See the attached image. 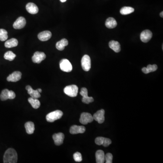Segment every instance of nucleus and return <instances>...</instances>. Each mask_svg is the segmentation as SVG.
<instances>
[{"label":"nucleus","mask_w":163,"mask_h":163,"mask_svg":"<svg viewBox=\"0 0 163 163\" xmlns=\"http://www.w3.org/2000/svg\"><path fill=\"white\" fill-rule=\"evenodd\" d=\"M80 94L82 96H83L82 101L83 103L89 104L91 102H94V99L93 97H88V95H87L88 91H87V89L85 87H83L81 88Z\"/></svg>","instance_id":"6"},{"label":"nucleus","mask_w":163,"mask_h":163,"mask_svg":"<svg viewBox=\"0 0 163 163\" xmlns=\"http://www.w3.org/2000/svg\"><path fill=\"white\" fill-rule=\"evenodd\" d=\"M109 47L116 53H118L120 51V45L118 42L111 41L109 42Z\"/></svg>","instance_id":"20"},{"label":"nucleus","mask_w":163,"mask_h":163,"mask_svg":"<svg viewBox=\"0 0 163 163\" xmlns=\"http://www.w3.org/2000/svg\"><path fill=\"white\" fill-rule=\"evenodd\" d=\"M26 90L28 91V94L30 95L31 98H38L41 97L40 93L39 92L38 89L34 90L33 89V88L30 86L28 85L25 87Z\"/></svg>","instance_id":"18"},{"label":"nucleus","mask_w":163,"mask_h":163,"mask_svg":"<svg viewBox=\"0 0 163 163\" xmlns=\"http://www.w3.org/2000/svg\"><path fill=\"white\" fill-rule=\"evenodd\" d=\"M9 91L7 89L2 90L0 95V98L1 101H6L9 99Z\"/></svg>","instance_id":"27"},{"label":"nucleus","mask_w":163,"mask_h":163,"mask_svg":"<svg viewBox=\"0 0 163 163\" xmlns=\"http://www.w3.org/2000/svg\"><path fill=\"white\" fill-rule=\"evenodd\" d=\"M86 131V128L83 126H78L74 125L71 127L70 133L71 134H77L83 133Z\"/></svg>","instance_id":"16"},{"label":"nucleus","mask_w":163,"mask_h":163,"mask_svg":"<svg viewBox=\"0 0 163 163\" xmlns=\"http://www.w3.org/2000/svg\"><path fill=\"white\" fill-rule=\"evenodd\" d=\"M16 98V94L13 91H9V99H13Z\"/></svg>","instance_id":"33"},{"label":"nucleus","mask_w":163,"mask_h":163,"mask_svg":"<svg viewBox=\"0 0 163 163\" xmlns=\"http://www.w3.org/2000/svg\"><path fill=\"white\" fill-rule=\"evenodd\" d=\"M68 44L69 42L68 40L66 39H63L56 43V47L58 50L62 51L65 49V46L68 45Z\"/></svg>","instance_id":"22"},{"label":"nucleus","mask_w":163,"mask_h":163,"mask_svg":"<svg viewBox=\"0 0 163 163\" xmlns=\"http://www.w3.org/2000/svg\"><path fill=\"white\" fill-rule=\"evenodd\" d=\"M94 118L90 113L87 112H83L82 113L80 116V122L83 125H86L88 123L93 122Z\"/></svg>","instance_id":"7"},{"label":"nucleus","mask_w":163,"mask_h":163,"mask_svg":"<svg viewBox=\"0 0 163 163\" xmlns=\"http://www.w3.org/2000/svg\"><path fill=\"white\" fill-rule=\"evenodd\" d=\"M38 91L39 92V93H41L42 92V90L41 89H40V88H39V89H38Z\"/></svg>","instance_id":"36"},{"label":"nucleus","mask_w":163,"mask_h":163,"mask_svg":"<svg viewBox=\"0 0 163 163\" xmlns=\"http://www.w3.org/2000/svg\"><path fill=\"white\" fill-rule=\"evenodd\" d=\"M65 138V135L63 133H59L53 135V139L54 140V144L56 146H60L63 143V140Z\"/></svg>","instance_id":"13"},{"label":"nucleus","mask_w":163,"mask_h":163,"mask_svg":"<svg viewBox=\"0 0 163 163\" xmlns=\"http://www.w3.org/2000/svg\"><path fill=\"white\" fill-rule=\"evenodd\" d=\"M60 1L61 2H65L67 0H60Z\"/></svg>","instance_id":"37"},{"label":"nucleus","mask_w":163,"mask_h":163,"mask_svg":"<svg viewBox=\"0 0 163 163\" xmlns=\"http://www.w3.org/2000/svg\"><path fill=\"white\" fill-rule=\"evenodd\" d=\"M118 23L114 18L112 17L108 18L106 20L105 22V25L106 27L109 29H113L115 28L117 26Z\"/></svg>","instance_id":"21"},{"label":"nucleus","mask_w":163,"mask_h":163,"mask_svg":"<svg viewBox=\"0 0 163 163\" xmlns=\"http://www.w3.org/2000/svg\"><path fill=\"white\" fill-rule=\"evenodd\" d=\"M113 156L111 153H107L105 155V160L106 163H112Z\"/></svg>","instance_id":"32"},{"label":"nucleus","mask_w":163,"mask_h":163,"mask_svg":"<svg viewBox=\"0 0 163 163\" xmlns=\"http://www.w3.org/2000/svg\"><path fill=\"white\" fill-rule=\"evenodd\" d=\"M142 72H143L144 74H149L148 71L146 67H144L142 69Z\"/></svg>","instance_id":"34"},{"label":"nucleus","mask_w":163,"mask_h":163,"mask_svg":"<svg viewBox=\"0 0 163 163\" xmlns=\"http://www.w3.org/2000/svg\"><path fill=\"white\" fill-rule=\"evenodd\" d=\"M81 65L83 70L88 71L91 67V61L89 55H84L81 60Z\"/></svg>","instance_id":"5"},{"label":"nucleus","mask_w":163,"mask_h":163,"mask_svg":"<svg viewBox=\"0 0 163 163\" xmlns=\"http://www.w3.org/2000/svg\"><path fill=\"white\" fill-rule=\"evenodd\" d=\"M160 16L161 17L163 18V12H162L160 13Z\"/></svg>","instance_id":"35"},{"label":"nucleus","mask_w":163,"mask_h":163,"mask_svg":"<svg viewBox=\"0 0 163 163\" xmlns=\"http://www.w3.org/2000/svg\"><path fill=\"white\" fill-rule=\"evenodd\" d=\"M96 160L97 163H103L105 161V154L103 151L98 150L95 154Z\"/></svg>","instance_id":"19"},{"label":"nucleus","mask_w":163,"mask_h":163,"mask_svg":"<svg viewBox=\"0 0 163 163\" xmlns=\"http://www.w3.org/2000/svg\"><path fill=\"white\" fill-rule=\"evenodd\" d=\"M22 74L19 71H15L11 74L7 78V80L8 82H16L19 81L21 78Z\"/></svg>","instance_id":"14"},{"label":"nucleus","mask_w":163,"mask_h":163,"mask_svg":"<svg viewBox=\"0 0 163 163\" xmlns=\"http://www.w3.org/2000/svg\"><path fill=\"white\" fill-rule=\"evenodd\" d=\"M26 9L31 14H36L39 12L38 6L33 3H29L26 5Z\"/></svg>","instance_id":"17"},{"label":"nucleus","mask_w":163,"mask_h":163,"mask_svg":"<svg viewBox=\"0 0 163 163\" xmlns=\"http://www.w3.org/2000/svg\"><path fill=\"white\" fill-rule=\"evenodd\" d=\"M146 68L148 71L149 73H150L151 72L155 71L158 69V66H157V65H149L147 66Z\"/></svg>","instance_id":"31"},{"label":"nucleus","mask_w":163,"mask_h":163,"mask_svg":"<svg viewBox=\"0 0 163 163\" xmlns=\"http://www.w3.org/2000/svg\"><path fill=\"white\" fill-rule=\"evenodd\" d=\"M74 159L76 162H81L82 161V156L81 153L77 152L74 154Z\"/></svg>","instance_id":"30"},{"label":"nucleus","mask_w":163,"mask_h":163,"mask_svg":"<svg viewBox=\"0 0 163 163\" xmlns=\"http://www.w3.org/2000/svg\"><path fill=\"white\" fill-rule=\"evenodd\" d=\"M95 143L101 146L102 145L104 147H107L111 144V141L108 138H104L103 137H98L96 138Z\"/></svg>","instance_id":"11"},{"label":"nucleus","mask_w":163,"mask_h":163,"mask_svg":"<svg viewBox=\"0 0 163 163\" xmlns=\"http://www.w3.org/2000/svg\"><path fill=\"white\" fill-rule=\"evenodd\" d=\"M28 101L34 109H38L41 106V102L37 98H34L31 97L28 99Z\"/></svg>","instance_id":"25"},{"label":"nucleus","mask_w":163,"mask_h":163,"mask_svg":"<svg viewBox=\"0 0 163 163\" xmlns=\"http://www.w3.org/2000/svg\"><path fill=\"white\" fill-rule=\"evenodd\" d=\"M134 12V9L133 8L129 7V6H125L122 8L120 10V13L122 15H127L132 13Z\"/></svg>","instance_id":"26"},{"label":"nucleus","mask_w":163,"mask_h":163,"mask_svg":"<svg viewBox=\"0 0 163 163\" xmlns=\"http://www.w3.org/2000/svg\"><path fill=\"white\" fill-rule=\"evenodd\" d=\"M18 44L17 40L15 38H12L10 40H8L5 43V46L6 48H13L17 46Z\"/></svg>","instance_id":"23"},{"label":"nucleus","mask_w":163,"mask_h":163,"mask_svg":"<svg viewBox=\"0 0 163 163\" xmlns=\"http://www.w3.org/2000/svg\"><path fill=\"white\" fill-rule=\"evenodd\" d=\"M152 37V33L149 30H144L140 35V40L143 42L147 43L151 40Z\"/></svg>","instance_id":"10"},{"label":"nucleus","mask_w":163,"mask_h":163,"mask_svg":"<svg viewBox=\"0 0 163 163\" xmlns=\"http://www.w3.org/2000/svg\"><path fill=\"white\" fill-rule=\"evenodd\" d=\"M63 115V112L60 110H56L49 113L46 116L47 122H53L55 120L59 119Z\"/></svg>","instance_id":"2"},{"label":"nucleus","mask_w":163,"mask_h":163,"mask_svg":"<svg viewBox=\"0 0 163 163\" xmlns=\"http://www.w3.org/2000/svg\"><path fill=\"white\" fill-rule=\"evenodd\" d=\"M105 111L103 109H101L96 112L93 116L94 119L96 120L99 124H102L105 120Z\"/></svg>","instance_id":"9"},{"label":"nucleus","mask_w":163,"mask_h":163,"mask_svg":"<svg viewBox=\"0 0 163 163\" xmlns=\"http://www.w3.org/2000/svg\"><path fill=\"white\" fill-rule=\"evenodd\" d=\"M8 38V31L6 30L0 29V41H6Z\"/></svg>","instance_id":"29"},{"label":"nucleus","mask_w":163,"mask_h":163,"mask_svg":"<svg viewBox=\"0 0 163 163\" xmlns=\"http://www.w3.org/2000/svg\"><path fill=\"white\" fill-rule=\"evenodd\" d=\"M16 57V54H14L12 51H10L6 52L4 56L5 59H6V60H9V61H12L15 59Z\"/></svg>","instance_id":"28"},{"label":"nucleus","mask_w":163,"mask_h":163,"mask_svg":"<svg viewBox=\"0 0 163 163\" xmlns=\"http://www.w3.org/2000/svg\"><path fill=\"white\" fill-rule=\"evenodd\" d=\"M26 23L25 18L23 17H21L18 18L14 23L13 26L15 29H21L25 26Z\"/></svg>","instance_id":"12"},{"label":"nucleus","mask_w":163,"mask_h":163,"mask_svg":"<svg viewBox=\"0 0 163 163\" xmlns=\"http://www.w3.org/2000/svg\"><path fill=\"white\" fill-rule=\"evenodd\" d=\"M18 155L17 151L14 149L9 148L6 150L3 157L4 163H16L17 162Z\"/></svg>","instance_id":"1"},{"label":"nucleus","mask_w":163,"mask_h":163,"mask_svg":"<svg viewBox=\"0 0 163 163\" xmlns=\"http://www.w3.org/2000/svg\"><path fill=\"white\" fill-rule=\"evenodd\" d=\"M60 68L63 72H70L72 70L73 67L69 61L67 59H62L59 63Z\"/></svg>","instance_id":"4"},{"label":"nucleus","mask_w":163,"mask_h":163,"mask_svg":"<svg viewBox=\"0 0 163 163\" xmlns=\"http://www.w3.org/2000/svg\"><path fill=\"white\" fill-rule=\"evenodd\" d=\"M78 88L75 85H71L64 88V93L70 97H75L78 95Z\"/></svg>","instance_id":"3"},{"label":"nucleus","mask_w":163,"mask_h":163,"mask_svg":"<svg viewBox=\"0 0 163 163\" xmlns=\"http://www.w3.org/2000/svg\"><path fill=\"white\" fill-rule=\"evenodd\" d=\"M26 132L28 134H32L34 131V125L33 122H27L25 125Z\"/></svg>","instance_id":"24"},{"label":"nucleus","mask_w":163,"mask_h":163,"mask_svg":"<svg viewBox=\"0 0 163 163\" xmlns=\"http://www.w3.org/2000/svg\"><path fill=\"white\" fill-rule=\"evenodd\" d=\"M51 36H52V33L49 30L42 31L38 35L39 39L42 41H48L51 38Z\"/></svg>","instance_id":"15"},{"label":"nucleus","mask_w":163,"mask_h":163,"mask_svg":"<svg viewBox=\"0 0 163 163\" xmlns=\"http://www.w3.org/2000/svg\"><path fill=\"white\" fill-rule=\"evenodd\" d=\"M45 58L46 55L44 52L37 51L34 54L32 60L34 63H40Z\"/></svg>","instance_id":"8"}]
</instances>
